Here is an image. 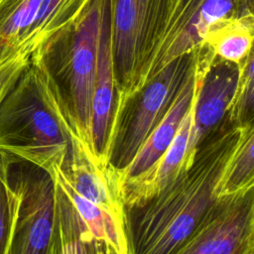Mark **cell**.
Returning <instances> with one entry per match:
<instances>
[{"label": "cell", "instance_id": "5", "mask_svg": "<svg viewBox=\"0 0 254 254\" xmlns=\"http://www.w3.org/2000/svg\"><path fill=\"white\" fill-rule=\"evenodd\" d=\"M91 0H0V36L31 57L69 30Z\"/></svg>", "mask_w": 254, "mask_h": 254}, {"label": "cell", "instance_id": "2", "mask_svg": "<svg viewBox=\"0 0 254 254\" xmlns=\"http://www.w3.org/2000/svg\"><path fill=\"white\" fill-rule=\"evenodd\" d=\"M73 115L63 89L46 66L30 58L28 65L0 103V152L51 174L64 168Z\"/></svg>", "mask_w": 254, "mask_h": 254}, {"label": "cell", "instance_id": "16", "mask_svg": "<svg viewBox=\"0 0 254 254\" xmlns=\"http://www.w3.org/2000/svg\"><path fill=\"white\" fill-rule=\"evenodd\" d=\"M10 155L0 152V254H8L21 202L10 180Z\"/></svg>", "mask_w": 254, "mask_h": 254}, {"label": "cell", "instance_id": "13", "mask_svg": "<svg viewBox=\"0 0 254 254\" xmlns=\"http://www.w3.org/2000/svg\"><path fill=\"white\" fill-rule=\"evenodd\" d=\"M115 91L111 50V4L110 0H103L97 45L95 84L91 101L90 135L94 153L105 165H107L105 152L114 112Z\"/></svg>", "mask_w": 254, "mask_h": 254}, {"label": "cell", "instance_id": "1", "mask_svg": "<svg viewBox=\"0 0 254 254\" xmlns=\"http://www.w3.org/2000/svg\"><path fill=\"white\" fill-rule=\"evenodd\" d=\"M239 135L240 127L225 116L171 187L127 210L133 254H173L183 244L218 196L220 179Z\"/></svg>", "mask_w": 254, "mask_h": 254}, {"label": "cell", "instance_id": "19", "mask_svg": "<svg viewBox=\"0 0 254 254\" xmlns=\"http://www.w3.org/2000/svg\"><path fill=\"white\" fill-rule=\"evenodd\" d=\"M18 53H16L7 43L6 41L0 36V64L10 58L11 56H14Z\"/></svg>", "mask_w": 254, "mask_h": 254}, {"label": "cell", "instance_id": "11", "mask_svg": "<svg viewBox=\"0 0 254 254\" xmlns=\"http://www.w3.org/2000/svg\"><path fill=\"white\" fill-rule=\"evenodd\" d=\"M240 64H233L216 57L200 79L192 102V120L185 157L187 170L194 153L203 140L225 118L239 77Z\"/></svg>", "mask_w": 254, "mask_h": 254}, {"label": "cell", "instance_id": "18", "mask_svg": "<svg viewBox=\"0 0 254 254\" xmlns=\"http://www.w3.org/2000/svg\"><path fill=\"white\" fill-rule=\"evenodd\" d=\"M29 62L30 57L16 54L0 64V103L13 87Z\"/></svg>", "mask_w": 254, "mask_h": 254}, {"label": "cell", "instance_id": "4", "mask_svg": "<svg viewBox=\"0 0 254 254\" xmlns=\"http://www.w3.org/2000/svg\"><path fill=\"white\" fill-rule=\"evenodd\" d=\"M197 50L178 58L113 113L105 152L116 173L125 169L170 109L194 65Z\"/></svg>", "mask_w": 254, "mask_h": 254}, {"label": "cell", "instance_id": "3", "mask_svg": "<svg viewBox=\"0 0 254 254\" xmlns=\"http://www.w3.org/2000/svg\"><path fill=\"white\" fill-rule=\"evenodd\" d=\"M254 0H156L134 96L166 66L204 45L217 23L253 16Z\"/></svg>", "mask_w": 254, "mask_h": 254}, {"label": "cell", "instance_id": "15", "mask_svg": "<svg viewBox=\"0 0 254 254\" xmlns=\"http://www.w3.org/2000/svg\"><path fill=\"white\" fill-rule=\"evenodd\" d=\"M254 123L240 127V135L224 173L217 195H227L254 187Z\"/></svg>", "mask_w": 254, "mask_h": 254}, {"label": "cell", "instance_id": "8", "mask_svg": "<svg viewBox=\"0 0 254 254\" xmlns=\"http://www.w3.org/2000/svg\"><path fill=\"white\" fill-rule=\"evenodd\" d=\"M110 4L115 112L135 94L156 0H110Z\"/></svg>", "mask_w": 254, "mask_h": 254}, {"label": "cell", "instance_id": "7", "mask_svg": "<svg viewBox=\"0 0 254 254\" xmlns=\"http://www.w3.org/2000/svg\"><path fill=\"white\" fill-rule=\"evenodd\" d=\"M10 157V180L21 202L8 254H47L53 223V180L46 171Z\"/></svg>", "mask_w": 254, "mask_h": 254}, {"label": "cell", "instance_id": "14", "mask_svg": "<svg viewBox=\"0 0 254 254\" xmlns=\"http://www.w3.org/2000/svg\"><path fill=\"white\" fill-rule=\"evenodd\" d=\"M253 32L254 15L228 19L209 30L204 44L216 58L239 64L252 51Z\"/></svg>", "mask_w": 254, "mask_h": 254}, {"label": "cell", "instance_id": "17", "mask_svg": "<svg viewBox=\"0 0 254 254\" xmlns=\"http://www.w3.org/2000/svg\"><path fill=\"white\" fill-rule=\"evenodd\" d=\"M253 50L240 64L239 77L234 96L226 117L233 124L241 127L254 123V70Z\"/></svg>", "mask_w": 254, "mask_h": 254}, {"label": "cell", "instance_id": "12", "mask_svg": "<svg viewBox=\"0 0 254 254\" xmlns=\"http://www.w3.org/2000/svg\"><path fill=\"white\" fill-rule=\"evenodd\" d=\"M54 186L52 232L47 254H116L79 214L61 175L50 174Z\"/></svg>", "mask_w": 254, "mask_h": 254}, {"label": "cell", "instance_id": "6", "mask_svg": "<svg viewBox=\"0 0 254 254\" xmlns=\"http://www.w3.org/2000/svg\"><path fill=\"white\" fill-rule=\"evenodd\" d=\"M173 254H254V187L217 196Z\"/></svg>", "mask_w": 254, "mask_h": 254}, {"label": "cell", "instance_id": "9", "mask_svg": "<svg viewBox=\"0 0 254 254\" xmlns=\"http://www.w3.org/2000/svg\"><path fill=\"white\" fill-rule=\"evenodd\" d=\"M103 0H91L69 29L71 43L64 59V76L68 83L70 108L91 141V101L95 84L97 45ZM92 143V142H91Z\"/></svg>", "mask_w": 254, "mask_h": 254}, {"label": "cell", "instance_id": "10", "mask_svg": "<svg viewBox=\"0 0 254 254\" xmlns=\"http://www.w3.org/2000/svg\"><path fill=\"white\" fill-rule=\"evenodd\" d=\"M215 56L210 48L203 45L197 50L193 67L182 85L170 109L153 129L130 164L117 173L122 195L143 183L156 167L175 138L187 112L191 106L198 83Z\"/></svg>", "mask_w": 254, "mask_h": 254}]
</instances>
